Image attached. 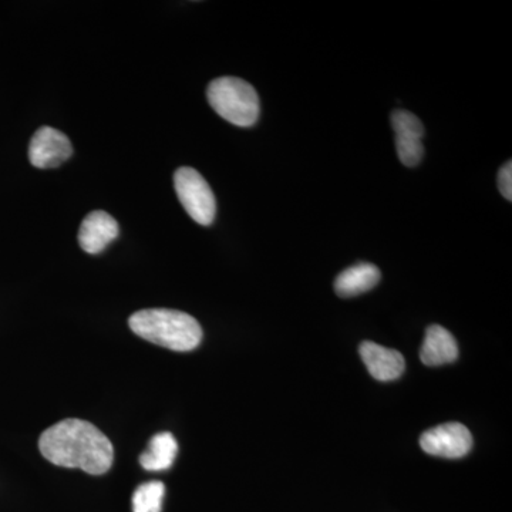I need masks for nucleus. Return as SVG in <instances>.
Here are the masks:
<instances>
[{"mask_svg": "<svg viewBox=\"0 0 512 512\" xmlns=\"http://www.w3.org/2000/svg\"><path fill=\"white\" fill-rule=\"evenodd\" d=\"M40 453L59 467L82 468L101 476L110 470L114 448L94 424L79 419L60 421L49 427L39 440Z\"/></svg>", "mask_w": 512, "mask_h": 512, "instance_id": "1", "label": "nucleus"}, {"mask_svg": "<svg viewBox=\"0 0 512 512\" xmlns=\"http://www.w3.org/2000/svg\"><path fill=\"white\" fill-rule=\"evenodd\" d=\"M380 276L382 275L376 265L362 262L345 269L336 278L335 291L342 298H353L375 288L380 282Z\"/></svg>", "mask_w": 512, "mask_h": 512, "instance_id": "11", "label": "nucleus"}, {"mask_svg": "<svg viewBox=\"0 0 512 512\" xmlns=\"http://www.w3.org/2000/svg\"><path fill=\"white\" fill-rule=\"evenodd\" d=\"M458 357V346L454 336L443 326L433 325L426 330L420 350L421 362L426 366H443Z\"/></svg>", "mask_w": 512, "mask_h": 512, "instance_id": "10", "label": "nucleus"}, {"mask_svg": "<svg viewBox=\"0 0 512 512\" xmlns=\"http://www.w3.org/2000/svg\"><path fill=\"white\" fill-rule=\"evenodd\" d=\"M360 356H362L363 363L370 375L379 382H393V380L399 379L406 367L402 353L373 342L362 343Z\"/></svg>", "mask_w": 512, "mask_h": 512, "instance_id": "9", "label": "nucleus"}, {"mask_svg": "<svg viewBox=\"0 0 512 512\" xmlns=\"http://www.w3.org/2000/svg\"><path fill=\"white\" fill-rule=\"evenodd\" d=\"M392 127L396 133L397 156L406 167H417L423 160L424 127L419 117L406 110L392 113Z\"/></svg>", "mask_w": 512, "mask_h": 512, "instance_id": "6", "label": "nucleus"}, {"mask_svg": "<svg viewBox=\"0 0 512 512\" xmlns=\"http://www.w3.org/2000/svg\"><path fill=\"white\" fill-rule=\"evenodd\" d=\"M119 224L104 211H93L84 218L79 231V244L87 254H100L119 237Z\"/></svg>", "mask_w": 512, "mask_h": 512, "instance_id": "8", "label": "nucleus"}, {"mask_svg": "<svg viewBox=\"0 0 512 512\" xmlns=\"http://www.w3.org/2000/svg\"><path fill=\"white\" fill-rule=\"evenodd\" d=\"M174 187L184 210L197 224L208 227L215 220L217 201L210 185L197 170L178 168L174 175Z\"/></svg>", "mask_w": 512, "mask_h": 512, "instance_id": "4", "label": "nucleus"}, {"mask_svg": "<svg viewBox=\"0 0 512 512\" xmlns=\"http://www.w3.org/2000/svg\"><path fill=\"white\" fill-rule=\"evenodd\" d=\"M73 148L62 131L42 127L36 131L29 147V160L36 168H55L69 160Z\"/></svg>", "mask_w": 512, "mask_h": 512, "instance_id": "7", "label": "nucleus"}, {"mask_svg": "<svg viewBox=\"0 0 512 512\" xmlns=\"http://www.w3.org/2000/svg\"><path fill=\"white\" fill-rule=\"evenodd\" d=\"M131 330L141 339L174 352L197 349L202 329L197 319L173 309H144L128 320Z\"/></svg>", "mask_w": 512, "mask_h": 512, "instance_id": "2", "label": "nucleus"}, {"mask_svg": "<svg viewBox=\"0 0 512 512\" xmlns=\"http://www.w3.org/2000/svg\"><path fill=\"white\" fill-rule=\"evenodd\" d=\"M178 444L173 434L158 433L148 443V448L141 454L140 464L147 471H164L173 466L177 457Z\"/></svg>", "mask_w": 512, "mask_h": 512, "instance_id": "12", "label": "nucleus"}, {"mask_svg": "<svg viewBox=\"0 0 512 512\" xmlns=\"http://www.w3.org/2000/svg\"><path fill=\"white\" fill-rule=\"evenodd\" d=\"M207 99L215 113L234 126L251 127L258 121V93L245 80L220 77L208 86Z\"/></svg>", "mask_w": 512, "mask_h": 512, "instance_id": "3", "label": "nucleus"}, {"mask_svg": "<svg viewBox=\"0 0 512 512\" xmlns=\"http://www.w3.org/2000/svg\"><path fill=\"white\" fill-rule=\"evenodd\" d=\"M498 187L500 192L507 201L512 200V163L508 161L501 167L498 173Z\"/></svg>", "mask_w": 512, "mask_h": 512, "instance_id": "14", "label": "nucleus"}, {"mask_svg": "<svg viewBox=\"0 0 512 512\" xmlns=\"http://www.w3.org/2000/svg\"><path fill=\"white\" fill-rule=\"evenodd\" d=\"M165 487L160 481L140 485L133 495L134 512H161Z\"/></svg>", "mask_w": 512, "mask_h": 512, "instance_id": "13", "label": "nucleus"}, {"mask_svg": "<svg viewBox=\"0 0 512 512\" xmlns=\"http://www.w3.org/2000/svg\"><path fill=\"white\" fill-rule=\"evenodd\" d=\"M420 446L424 453L441 458H461L470 453L473 436L460 423H447L427 430L421 436Z\"/></svg>", "mask_w": 512, "mask_h": 512, "instance_id": "5", "label": "nucleus"}]
</instances>
